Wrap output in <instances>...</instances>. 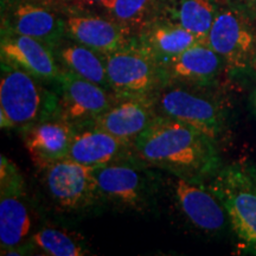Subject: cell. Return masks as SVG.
I'll use <instances>...</instances> for the list:
<instances>
[{"label":"cell","instance_id":"17","mask_svg":"<svg viewBox=\"0 0 256 256\" xmlns=\"http://www.w3.org/2000/svg\"><path fill=\"white\" fill-rule=\"evenodd\" d=\"M66 34L72 40L101 55L115 52L134 40L132 32L112 18L72 14L66 17Z\"/></svg>","mask_w":256,"mask_h":256},{"label":"cell","instance_id":"6","mask_svg":"<svg viewBox=\"0 0 256 256\" xmlns=\"http://www.w3.org/2000/svg\"><path fill=\"white\" fill-rule=\"evenodd\" d=\"M26 186L20 170L8 156L0 158V247L2 255H18L31 232Z\"/></svg>","mask_w":256,"mask_h":256},{"label":"cell","instance_id":"11","mask_svg":"<svg viewBox=\"0 0 256 256\" xmlns=\"http://www.w3.org/2000/svg\"><path fill=\"white\" fill-rule=\"evenodd\" d=\"M43 171L48 194L62 211H82L100 203L95 168L66 158Z\"/></svg>","mask_w":256,"mask_h":256},{"label":"cell","instance_id":"1","mask_svg":"<svg viewBox=\"0 0 256 256\" xmlns=\"http://www.w3.org/2000/svg\"><path fill=\"white\" fill-rule=\"evenodd\" d=\"M148 168L188 180L208 182L222 166L217 142L182 121L158 115L133 142Z\"/></svg>","mask_w":256,"mask_h":256},{"label":"cell","instance_id":"19","mask_svg":"<svg viewBox=\"0 0 256 256\" xmlns=\"http://www.w3.org/2000/svg\"><path fill=\"white\" fill-rule=\"evenodd\" d=\"M136 42L159 63L162 68L188 48L206 43L186 28L170 20L147 25L140 34L139 40H136Z\"/></svg>","mask_w":256,"mask_h":256},{"label":"cell","instance_id":"12","mask_svg":"<svg viewBox=\"0 0 256 256\" xmlns=\"http://www.w3.org/2000/svg\"><path fill=\"white\" fill-rule=\"evenodd\" d=\"M2 32L28 36L55 49L66 34V18L26 0H2Z\"/></svg>","mask_w":256,"mask_h":256},{"label":"cell","instance_id":"2","mask_svg":"<svg viewBox=\"0 0 256 256\" xmlns=\"http://www.w3.org/2000/svg\"><path fill=\"white\" fill-rule=\"evenodd\" d=\"M206 184L222 202L240 250L256 255V165L248 160L222 164Z\"/></svg>","mask_w":256,"mask_h":256},{"label":"cell","instance_id":"3","mask_svg":"<svg viewBox=\"0 0 256 256\" xmlns=\"http://www.w3.org/2000/svg\"><path fill=\"white\" fill-rule=\"evenodd\" d=\"M0 127L23 133L40 121L60 115L58 95L23 70L2 62Z\"/></svg>","mask_w":256,"mask_h":256},{"label":"cell","instance_id":"15","mask_svg":"<svg viewBox=\"0 0 256 256\" xmlns=\"http://www.w3.org/2000/svg\"><path fill=\"white\" fill-rule=\"evenodd\" d=\"M156 116L154 95L118 98L110 110L94 121L92 127L134 142Z\"/></svg>","mask_w":256,"mask_h":256},{"label":"cell","instance_id":"8","mask_svg":"<svg viewBox=\"0 0 256 256\" xmlns=\"http://www.w3.org/2000/svg\"><path fill=\"white\" fill-rule=\"evenodd\" d=\"M104 57L110 90L118 98L153 96L164 86L162 66L136 40Z\"/></svg>","mask_w":256,"mask_h":256},{"label":"cell","instance_id":"25","mask_svg":"<svg viewBox=\"0 0 256 256\" xmlns=\"http://www.w3.org/2000/svg\"><path fill=\"white\" fill-rule=\"evenodd\" d=\"M249 106H250L252 113L254 114V116L256 118V87L252 89L250 96H249Z\"/></svg>","mask_w":256,"mask_h":256},{"label":"cell","instance_id":"7","mask_svg":"<svg viewBox=\"0 0 256 256\" xmlns=\"http://www.w3.org/2000/svg\"><path fill=\"white\" fill-rule=\"evenodd\" d=\"M206 44L223 60L226 72H247L256 52L252 16L235 5L218 8Z\"/></svg>","mask_w":256,"mask_h":256},{"label":"cell","instance_id":"23","mask_svg":"<svg viewBox=\"0 0 256 256\" xmlns=\"http://www.w3.org/2000/svg\"><path fill=\"white\" fill-rule=\"evenodd\" d=\"M156 0H104L98 6L107 12L110 18L128 28L130 32L145 28L150 16L154 11Z\"/></svg>","mask_w":256,"mask_h":256},{"label":"cell","instance_id":"21","mask_svg":"<svg viewBox=\"0 0 256 256\" xmlns=\"http://www.w3.org/2000/svg\"><path fill=\"white\" fill-rule=\"evenodd\" d=\"M218 12L215 0H174L166 20L180 25L206 42Z\"/></svg>","mask_w":256,"mask_h":256},{"label":"cell","instance_id":"16","mask_svg":"<svg viewBox=\"0 0 256 256\" xmlns=\"http://www.w3.org/2000/svg\"><path fill=\"white\" fill-rule=\"evenodd\" d=\"M223 72V60L206 43L188 48L162 68L164 84L180 83L200 87H212Z\"/></svg>","mask_w":256,"mask_h":256},{"label":"cell","instance_id":"14","mask_svg":"<svg viewBox=\"0 0 256 256\" xmlns=\"http://www.w3.org/2000/svg\"><path fill=\"white\" fill-rule=\"evenodd\" d=\"M76 128L60 115L49 118L23 133V142L31 162L43 171L69 156Z\"/></svg>","mask_w":256,"mask_h":256},{"label":"cell","instance_id":"20","mask_svg":"<svg viewBox=\"0 0 256 256\" xmlns=\"http://www.w3.org/2000/svg\"><path fill=\"white\" fill-rule=\"evenodd\" d=\"M60 66L80 78L110 89L104 57L90 48L76 43L62 44L54 49Z\"/></svg>","mask_w":256,"mask_h":256},{"label":"cell","instance_id":"13","mask_svg":"<svg viewBox=\"0 0 256 256\" xmlns=\"http://www.w3.org/2000/svg\"><path fill=\"white\" fill-rule=\"evenodd\" d=\"M0 57L2 62L44 82H55L63 70L50 46L23 34L2 32Z\"/></svg>","mask_w":256,"mask_h":256},{"label":"cell","instance_id":"27","mask_svg":"<svg viewBox=\"0 0 256 256\" xmlns=\"http://www.w3.org/2000/svg\"><path fill=\"white\" fill-rule=\"evenodd\" d=\"M81 4H86V5H98L101 2L104 0H78Z\"/></svg>","mask_w":256,"mask_h":256},{"label":"cell","instance_id":"4","mask_svg":"<svg viewBox=\"0 0 256 256\" xmlns=\"http://www.w3.org/2000/svg\"><path fill=\"white\" fill-rule=\"evenodd\" d=\"M211 87L170 83L154 94L158 115L196 128L218 142L228 127V108Z\"/></svg>","mask_w":256,"mask_h":256},{"label":"cell","instance_id":"26","mask_svg":"<svg viewBox=\"0 0 256 256\" xmlns=\"http://www.w3.org/2000/svg\"><path fill=\"white\" fill-rule=\"evenodd\" d=\"M247 74H248V75H250L252 78L256 80V52H255L254 57H252L250 64H249V68L247 70Z\"/></svg>","mask_w":256,"mask_h":256},{"label":"cell","instance_id":"18","mask_svg":"<svg viewBox=\"0 0 256 256\" xmlns=\"http://www.w3.org/2000/svg\"><path fill=\"white\" fill-rule=\"evenodd\" d=\"M68 158L92 168H101L136 156L133 142L90 126L76 130Z\"/></svg>","mask_w":256,"mask_h":256},{"label":"cell","instance_id":"10","mask_svg":"<svg viewBox=\"0 0 256 256\" xmlns=\"http://www.w3.org/2000/svg\"><path fill=\"white\" fill-rule=\"evenodd\" d=\"M55 84L60 116L72 124L76 130L90 127L118 98L110 89L87 81L66 69L60 74Z\"/></svg>","mask_w":256,"mask_h":256},{"label":"cell","instance_id":"9","mask_svg":"<svg viewBox=\"0 0 256 256\" xmlns=\"http://www.w3.org/2000/svg\"><path fill=\"white\" fill-rule=\"evenodd\" d=\"M170 188L172 204L188 228L209 238H218L230 229L222 202L208 186L206 182L172 176Z\"/></svg>","mask_w":256,"mask_h":256},{"label":"cell","instance_id":"24","mask_svg":"<svg viewBox=\"0 0 256 256\" xmlns=\"http://www.w3.org/2000/svg\"><path fill=\"white\" fill-rule=\"evenodd\" d=\"M235 6L256 17V0H235Z\"/></svg>","mask_w":256,"mask_h":256},{"label":"cell","instance_id":"22","mask_svg":"<svg viewBox=\"0 0 256 256\" xmlns=\"http://www.w3.org/2000/svg\"><path fill=\"white\" fill-rule=\"evenodd\" d=\"M30 248L38 249L44 255L51 256H83L89 254L86 242L75 234L57 228H42L31 235Z\"/></svg>","mask_w":256,"mask_h":256},{"label":"cell","instance_id":"5","mask_svg":"<svg viewBox=\"0 0 256 256\" xmlns=\"http://www.w3.org/2000/svg\"><path fill=\"white\" fill-rule=\"evenodd\" d=\"M136 158L95 168L100 202L122 210L145 212L158 192V177Z\"/></svg>","mask_w":256,"mask_h":256}]
</instances>
